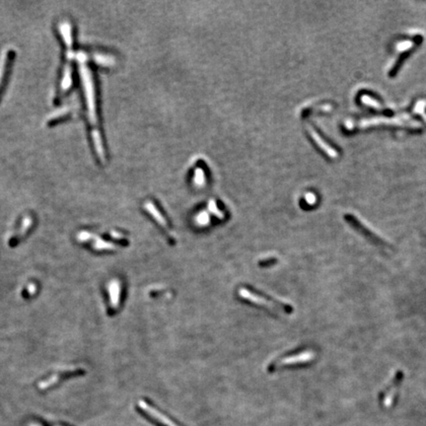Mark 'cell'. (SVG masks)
Listing matches in <instances>:
<instances>
[{
    "mask_svg": "<svg viewBox=\"0 0 426 426\" xmlns=\"http://www.w3.org/2000/svg\"><path fill=\"white\" fill-rule=\"evenodd\" d=\"M138 404H139L140 408L143 410L147 415L152 417V419L157 421L162 426H179L176 422H174L172 419H170L168 416H166L160 410H158L155 407H153L152 405L148 404L145 401H139Z\"/></svg>",
    "mask_w": 426,
    "mask_h": 426,
    "instance_id": "1",
    "label": "cell"
},
{
    "mask_svg": "<svg viewBox=\"0 0 426 426\" xmlns=\"http://www.w3.org/2000/svg\"><path fill=\"white\" fill-rule=\"evenodd\" d=\"M239 295L242 298H244V299H246V300H248V301H250V302H252V303H254L256 305L263 306V307H266L267 309H270V310H272L274 312H278V307L275 304H273L271 301L266 300L265 298H263L261 296H259V295L251 292L250 290H248L246 288H241L239 290Z\"/></svg>",
    "mask_w": 426,
    "mask_h": 426,
    "instance_id": "2",
    "label": "cell"
},
{
    "mask_svg": "<svg viewBox=\"0 0 426 426\" xmlns=\"http://www.w3.org/2000/svg\"><path fill=\"white\" fill-rule=\"evenodd\" d=\"M315 357L314 352L312 351H304L302 353L293 355V356H289L282 359L279 362V365H294V364H302L309 362L313 360Z\"/></svg>",
    "mask_w": 426,
    "mask_h": 426,
    "instance_id": "3",
    "label": "cell"
},
{
    "mask_svg": "<svg viewBox=\"0 0 426 426\" xmlns=\"http://www.w3.org/2000/svg\"><path fill=\"white\" fill-rule=\"evenodd\" d=\"M145 208H146V210L150 213V214L153 216V218L163 227V228H165V230H167L168 232H170L169 231V226H168V223H167V221L165 220V218L162 216V214L160 213V211L155 207V205L152 203V202H150V201H147L146 203H145Z\"/></svg>",
    "mask_w": 426,
    "mask_h": 426,
    "instance_id": "4",
    "label": "cell"
},
{
    "mask_svg": "<svg viewBox=\"0 0 426 426\" xmlns=\"http://www.w3.org/2000/svg\"><path fill=\"white\" fill-rule=\"evenodd\" d=\"M109 292H110L111 305L113 308H117L119 304V296H120V285L118 280H114L112 281V283H110Z\"/></svg>",
    "mask_w": 426,
    "mask_h": 426,
    "instance_id": "5",
    "label": "cell"
},
{
    "mask_svg": "<svg viewBox=\"0 0 426 426\" xmlns=\"http://www.w3.org/2000/svg\"><path fill=\"white\" fill-rule=\"evenodd\" d=\"M309 131H310V133H311L313 139H314V140L317 142V143H318V145H319L322 149H324L328 155H330V156H331V157L336 155V153L334 152V150H333L332 148H331L328 144L325 143V141H323V139L319 136V134H318L314 129H312L311 127H309Z\"/></svg>",
    "mask_w": 426,
    "mask_h": 426,
    "instance_id": "6",
    "label": "cell"
},
{
    "mask_svg": "<svg viewBox=\"0 0 426 426\" xmlns=\"http://www.w3.org/2000/svg\"><path fill=\"white\" fill-rule=\"evenodd\" d=\"M94 248H95L96 250H114V249H116V246H115L114 244H111V243L105 242V241H103V240H98V241L95 243Z\"/></svg>",
    "mask_w": 426,
    "mask_h": 426,
    "instance_id": "7",
    "label": "cell"
},
{
    "mask_svg": "<svg viewBox=\"0 0 426 426\" xmlns=\"http://www.w3.org/2000/svg\"><path fill=\"white\" fill-rule=\"evenodd\" d=\"M209 209H210V211H211L212 213H214V214H215L218 218H223L222 212H220V211L218 210V208H217V206H216V204H215L214 201H210V202H209Z\"/></svg>",
    "mask_w": 426,
    "mask_h": 426,
    "instance_id": "8",
    "label": "cell"
}]
</instances>
